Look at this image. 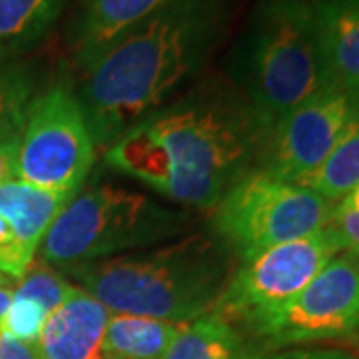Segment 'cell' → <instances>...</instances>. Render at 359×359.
<instances>
[{"label": "cell", "mask_w": 359, "mask_h": 359, "mask_svg": "<svg viewBox=\"0 0 359 359\" xmlns=\"http://www.w3.org/2000/svg\"><path fill=\"white\" fill-rule=\"evenodd\" d=\"M268 351L359 332V256L346 250L278 308L238 323Z\"/></svg>", "instance_id": "cell-8"}, {"label": "cell", "mask_w": 359, "mask_h": 359, "mask_svg": "<svg viewBox=\"0 0 359 359\" xmlns=\"http://www.w3.org/2000/svg\"><path fill=\"white\" fill-rule=\"evenodd\" d=\"M184 325L144 316L112 313L104 335V353L108 359H160Z\"/></svg>", "instance_id": "cell-16"}, {"label": "cell", "mask_w": 359, "mask_h": 359, "mask_svg": "<svg viewBox=\"0 0 359 359\" xmlns=\"http://www.w3.org/2000/svg\"><path fill=\"white\" fill-rule=\"evenodd\" d=\"M2 283H8V278H6V276H2V273H0V285H2Z\"/></svg>", "instance_id": "cell-25"}, {"label": "cell", "mask_w": 359, "mask_h": 359, "mask_svg": "<svg viewBox=\"0 0 359 359\" xmlns=\"http://www.w3.org/2000/svg\"><path fill=\"white\" fill-rule=\"evenodd\" d=\"M231 256L218 236L190 233L148 252L62 269L112 313L190 323L214 311L236 271Z\"/></svg>", "instance_id": "cell-3"}, {"label": "cell", "mask_w": 359, "mask_h": 359, "mask_svg": "<svg viewBox=\"0 0 359 359\" xmlns=\"http://www.w3.org/2000/svg\"><path fill=\"white\" fill-rule=\"evenodd\" d=\"M13 285L11 282L8 283H2L0 285V323L4 321L6 318V311L11 308V302H13Z\"/></svg>", "instance_id": "cell-24"}, {"label": "cell", "mask_w": 359, "mask_h": 359, "mask_svg": "<svg viewBox=\"0 0 359 359\" xmlns=\"http://www.w3.org/2000/svg\"><path fill=\"white\" fill-rule=\"evenodd\" d=\"M230 18V0H170L82 72L78 98L96 148L172 102L200 74Z\"/></svg>", "instance_id": "cell-2"}, {"label": "cell", "mask_w": 359, "mask_h": 359, "mask_svg": "<svg viewBox=\"0 0 359 359\" xmlns=\"http://www.w3.org/2000/svg\"><path fill=\"white\" fill-rule=\"evenodd\" d=\"M334 202L304 186L252 170L214 205V231L242 262L332 224Z\"/></svg>", "instance_id": "cell-6"}, {"label": "cell", "mask_w": 359, "mask_h": 359, "mask_svg": "<svg viewBox=\"0 0 359 359\" xmlns=\"http://www.w3.org/2000/svg\"><path fill=\"white\" fill-rule=\"evenodd\" d=\"M34 96V74L26 65L0 62V136L22 128L28 104Z\"/></svg>", "instance_id": "cell-19"}, {"label": "cell", "mask_w": 359, "mask_h": 359, "mask_svg": "<svg viewBox=\"0 0 359 359\" xmlns=\"http://www.w3.org/2000/svg\"><path fill=\"white\" fill-rule=\"evenodd\" d=\"M18 144L20 130L0 136V186L18 180Z\"/></svg>", "instance_id": "cell-21"}, {"label": "cell", "mask_w": 359, "mask_h": 359, "mask_svg": "<svg viewBox=\"0 0 359 359\" xmlns=\"http://www.w3.org/2000/svg\"><path fill=\"white\" fill-rule=\"evenodd\" d=\"M332 226L341 231L347 250L359 256V186L335 204Z\"/></svg>", "instance_id": "cell-20"}, {"label": "cell", "mask_w": 359, "mask_h": 359, "mask_svg": "<svg viewBox=\"0 0 359 359\" xmlns=\"http://www.w3.org/2000/svg\"><path fill=\"white\" fill-rule=\"evenodd\" d=\"M359 118V100L330 84L282 116L269 130L257 168L299 184L309 176Z\"/></svg>", "instance_id": "cell-10"}, {"label": "cell", "mask_w": 359, "mask_h": 359, "mask_svg": "<svg viewBox=\"0 0 359 359\" xmlns=\"http://www.w3.org/2000/svg\"><path fill=\"white\" fill-rule=\"evenodd\" d=\"M0 359H36V353L34 347L26 346L4 332L0 339Z\"/></svg>", "instance_id": "cell-23"}, {"label": "cell", "mask_w": 359, "mask_h": 359, "mask_svg": "<svg viewBox=\"0 0 359 359\" xmlns=\"http://www.w3.org/2000/svg\"><path fill=\"white\" fill-rule=\"evenodd\" d=\"M268 134L242 92L214 82L138 122L106 150V164L178 204L212 210L256 170Z\"/></svg>", "instance_id": "cell-1"}, {"label": "cell", "mask_w": 359, "mask_h": 359, "mask_svg": "<svg viewBox=\"0 0 359 359\" xmlns=\"http://www.w3.org/2000/svg\"><path fill=\"white\" fill-rule=\"evenodd\" d=\"M297 186L337 204L359 186V118L335 144L327 158Z\"/></svg>", "instance_id": "cell-18"}, {"label": "cell", "mask_w": 359, "mask_h": 359, "mask_svg": "<svg viewBox=\"0 0 359 359\" xmlns=\"http://www.w3.org/2000/svg\"><path fill=\"white\" fill-rule=\"evenodd\" d=\"M268 353L236 321L210 311L186 323L160 359H264Z\"/></svg>", "instance_id": "cell-15"}, {"label": "cell", "mask_w": 359, "mask_h": 359, "mask_svg": "<svg viewBox=\"0 0 359 359\" xmlns=\"http://www.w3.org/2000/svg\"><path fill=\"white\" fill-rule=\"evenodd\" d=\"M112 311L76 287L46 318L34 344L36 359H108L104 335Z\"/></svg>", "instance_id": "cell-12"}, {"label": "cell", "mask_w": 359, "mask_h": 359, "mask_svg": "<svg viewBox=\"0 0 359 359\" xmlns=\"http://www.w3.org/2000/svg\"><path fill=\"white\" fill-rule=\"evenodd\" d=\"M233 72L268 130L330 86L311 0H257Z\"/></svg>", "instance_id": "cell-4"}, {"label": "cell", "mask_w": 359, "mask_h": 359, "mask_svg": "<svg viewBox=\"0 0 359 359\" xmlns=\"http://www.w3.org/2000/svg\"><path fill=\"white\" fill-rule=\"evenodd\" d=\"M65 4L66 0H0V62L34 48Z\"/></svg>", "instance_id": "cell-17"}, {"label": "cell", "mask_w": 359, "mask_h": 359, "mask_svg": "<svg viewBox=\"0 0 359 359\" xmlns=\"http://www.w3.org/2000/svg\"><path fill=\"white\" fill-rule=\"evenodd\" d=\"M2 334H4V325L0 323V339H2Z\"/></svg>", "instance_id": "cell-26"}, {"label": "cell", "mask_w": 359, "mask_h": 359, "mask_svg": "<svg viewBox=\"0 0 359 359\" xmlns=\"http://www.w3.org/2000/svg\"><path fill=\"white\" fill-rule=\"evenodd\" d=\"M330 84L359 100V0H311Z\"/></svg>", "instance_id": "cell-14"}, {"label": "cell", "mask_w": 359, "mask_h": 359, "mask_svg": "<svg viewBox=\"0 0 359 359\" xmlns=\"http://www.w3.org/2000/svg\"><path fill=\"white\" fill-rule=\"evenodd\" d=\"M190 224L186 212L146 194L100 184L68 200L40 245V257L60 268L98 262L182 238Z\"/></svg>", "instance_id": "cell-5"}, {"label": "cell", "mask_w": 359, "mask_h": 359, "mask_svg": "<svg viewBox=\"0 0 359 359\" xmlns=\"http://www.w3.org/2000/svg\"><path fill=\"white\" fill-rule=\"evenodd\" d=\"M170 0H84L72 30L76 65L86 72L112 44Z\"/></svg>", "instance_id": "cell-13"}, {"label": "cell", "mask_w": 359, "mask_h": 359, "mask_svg": "<svg viewBox=\"0 0 359 359\" xmlns=\"http://www.w3.org/2000/svg\"><path fill=\"white\" fill-rule=\"evenodd\" d=\"M96 162V144L76 90L56 82L32 96L20 128L18 180L74 196Z\"/></svg>", "instance_id": "cell-7"}, {"label": "cell", "mask_w": 359, "mask_h": 359, "mask_svg": "<svg viewBox=\"0 0 359 359\" xmlns=\"http://www.w3.org/2000/svg\"><path fill=\"white\" fill-rule=\"evenodd\" d=\"M72 196L34 188L22 180L0 186V273L20 280Z\"/></svg>", "instance_id": "cell-11"}, {"label": "cell", "mask_w": 359, "mask_h": 359, "mask_svg": "<svg viewBox=\"0 0 359 359\" xmlns=\"http://www.w3.org/2000/svg\"><path fill=\"white\" fill-rule=\"evenodd\" d=\"M264 359H358L344 349H290L280 353H268Z\"/></svg>", "instance_id": "cell-22"}, {"label": "cell", "mask_w": 359, "mask_h": 359, "mask_svg": "<svg viewBox=\"0 0 359 359\" xmlns=\"http://www.w3.org/2000/svg\"><path fill=\"white\" fill-rule=\"evenodd\" d=\"M346 250L341 231L332 224L306 238L273 245L236 268L214 311L240 323L250 316L278 308Z\"/></svg>", "instance_id": "cell-9"}]
</instances>
